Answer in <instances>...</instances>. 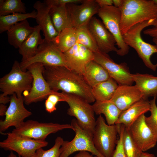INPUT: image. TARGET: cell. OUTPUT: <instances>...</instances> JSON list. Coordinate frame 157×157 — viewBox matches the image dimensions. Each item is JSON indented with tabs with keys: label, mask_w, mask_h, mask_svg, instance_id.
Listing matches in <instances>:
<instances>
[{
	"label": "cell",
	"mask_w": 157,
	"mask_h": 157,
	"mask_svg": "<svg viewBox=\"0 0 157 157\" xmlns=\"http://www.w3.org/2000/svg\"><path fill=\"white\" fill-rule=\"evenodd\" d=\"M43 76L51 89L58 92L61 90L77 96L90 103L96 100L92 93V88L83 76L63 66L44 65Z\"/></svg>",
	"instance_id": "obj_1"
},
{
	"label": "cell",
	"mask_w": 157,
	"mask_h": 157,
	"mask_svg": "<svg viewBox=\"0 0 157 157\" xmlns=\"http://www.w3.org/2000/svg\"><path fill=\"white\" fill-rule=\"evenodd\" d=\"M119 9L120 26L122 35L136 24L157 19V3L154 0H123Z\"/></svg>",
	"instance_id": "obj_2"
},
{
	"label": "cell",
	"mask_w": 157,
	"mask_h": 157,
	"mask_svg": "<svg viewBox=\"0 0 157 157\" xmlns=\"http://www.w3.org/2000/svg\"><path fill=\"white\" fill-rule=\"evenodd\" d=\"M150 26L157 27V19H151L135 24L123 35V37L125 43L135 50L145 66L155 71L157 63L153 64L150 58L153 54L157 53V47L155 45L145 42L141 36L142 31Z\"/></svg>",
	"instance_id": "obj_3"
},
{
	"label": "cell",
	"mask_w": 157,
	"mask_h": 157,
	"mask_svg": "<svg viewBox=\"0 0 157 157\" xmlns=\"http://www.w3.org/2000/svg\"><path fill=\"white\" fill-rule=\"evenodd\" d=\"M61 96L69 106L67 114L74 117L79 126L92 137L96 120L92 105L75 95L62 92Z\"/></svg>",
	"instance_id": "obj_4"
},
{
	"label": "cell",
	"mask_w": 157,
	"mask_h": 157,
	"mask_svg": "<svg viewBox=\"0 0 157 157\" xmlns=\"http://www.w3.org/2000/svg\"><path fill=\"white\" fill-rule=\"evenodd\" d=\"M120 124L109 125L101 115L96 120L92 140L97 150L104 157H113L118 140Z\"/></svg>",
	"instance_id": "obj_5"
},
{
	"label": "cell",
	"mask_w": 157,
	"mask_h": 157,
	"mask_svg": "<svg viewBox=\"0 0 157 157\" xmlns=\"http://www.w3.org/2000/svg\"><path fill=\"white\" fill-rule=\"evenodd\" d=\"M33 80L31 72L22 70L20 63L15 60L10 72L0 79V91L5 96L15 94L20 97L23 92L30 90Z\"/></svg>",
	"instance_id": "obj_6"
},
{
	"label": "cell",
	"mask_w": 157,
	"mask_h": 157,
	"mask_svg": "<svg viewBox=\"0 0 157 157\" xmlns=\"http://www.w3.org/2000/svg\"><path fill=\"white\" fill-rule=\"evenodd\" d=\"M66 129L73 130V128L71 124L40 122L36 120H29L14 129L11 133L36 140L44 141L50 134Z\"/></svg>",
	"instance_id": "obj_7"
},
{
	"label": "cell",
	"mask_w": 157,
	"mask_h": 157,
	"mask_svg": "<svg viewBox=\"0 0 157 157\" xmlns=\"http://www.w3.org/2000/svg\"><path fill=\"white\" fill-rule=\"evenodd\" d=\"M71 125L75 136L70 141H63L60 148V157H69L75 152L82 151L89 152L98 157H104L95 147L92 137L79 126L76 119H73Z\"/></svg>",
	"instance_id": "obj_8"
},
{
	"label": "cell",
	"mask_w": 157,
	"mask_h": 157,
	"mask_svg": "<svg viewBox=\"0 0 157 157\" xmlns=\"http://www.w3.org/2000/svg\"><path fill=\"white\" fill-rule=\"evenodd\" d=\"M102 22L114 37L118 50L117 54L123 56L129 53L130 47L124 42L120 28L121 13L119 8L113 6L100 8L97 14Z\"/></svg>",
	"instance_id": "obj_9"
},
{
	"label": "cell",
	"mask_w": 157,
	"mask_h": 157,
	"mask_svg": "<svg viewBox=\"0 0 157 157\" xmlns=\"http://www.w3.org/2000/svg\"><path fill=\"white\" fill-rule=\"evenodd\" d=\"M36 63H41L44 65L63 66L68 68L64 53L53 42L44 41L39 46L33 57L21 62L20 64L22 69L25 71L29 65Z\"/></svg>",
	"instance_id": "obj_10"
},
{
	"label": "cell",
	"mask_w": 157,
	"mask_h": 157,
	"mask_svg": "<svg viewBox=\"0 0 157 157\" xmlns=\"http://www.w3.org/2000/svg\"><path fill=\"white\" fill-rule=\"evenodd\" d=\"M44 65L36 63L29 65L26 70L31 73L33 78L32 86L29 92L24 97V103L26 105L42 101L51 94L57 92L52 90L44 78L43 72Z\"/></svg>",
	"instance_id": "obj_11"
},
{
	"label": "cell",
	"mask_w": 157,
	"mask_h": 157,
	"mask_svg": "<svg viewBox=\"0 0 157 157\" xmlns=\"http://www.w3.org/2000/svg\"><path fill=\"white\" fill-rule=\"evenodd\" d=\"M7 138L0 142V147L6 151L16 152L22 157H33L38 149L47 146L46 140H38L16 135L11 132L6 134Z\"/></svg>",
	"instance_id": "obj_12"
},
{
	"label": "cell",
	"mask_w": 157,
	"mask_h": 157,
	"mask_svg": "<svg viewBox=\"0 0 157 157\" xmlns=\"http://www.w3.org/2000/svg\"><path fill=\"white\" fill-rule=\"evenodd\" d=\"M94 53L93 60L101 65L118 85H132L134 82L127 64L115 62L107 53L99 50Z\"/></svg>",
	"instance_id": "obj_13"
},
{
	"label": "cell",
	"mask_w": 157,
	"mask_h": 157,
	"mask_svg": "<svg viewBox=\"0 0 157 157\" xmlns=\"http://www.w3.org/2000/svg\"><path fill=\"white\" fill-rule=\"evenodd\" d=\"M24 97H17L15 94L11 95L9 106L6 111L4 120L0 121V132L3 134L11 126L19 127L24 119L32 114L24 105Z\"/></svg>",
	"instance_id": "obj_14"
},
{
	"label": "cell",
	"mask_w": 157,
	"mask_h": 157,
	"mask_svg": "<svg viewBox=\"0 0 157 157\" xmlns=\"http://www.w3.org/2000/svg\"><path fill=\"white\" fill-rule=\"evenodd\" d=\"M66 7L71 26L76 28L87 25L100 8L95 0H83L78 5L69 3Z\"/></svg>",
	"instance_id": "obj_15"
},
{
	"label": "cell",
	"mask_w": 157,
	"mask_h": 157,
	"mask_svg": "<svg viewBox=\"0 0 157 157\" xmlns=\"http://www.w3.org/2000/svg\"><path fill=\"white\" fill-rule=\"evenodd\" d=\"M87 26L100 51L107 53L111 51L117 52L118 49L115 46V38L101 21L94 16Z\"/></svg>",
	"instance_id": "obj_16"
},
{
	"label": "cell",
	"mask_w": 157,
	"mask_h": 157,
	"mask_svg": "<svg viewBox=\"0 0 157 157\" xmlns=\"http://www.w3.org/2000/svg\"><path fill=\"white\" fill-rule=\"evenodd\" d=\"M63 53L68 68L82 75L87 64L94 58L93 52L78 43Z\"/></svg>",
	"instance_id": "obj_17"
},
{
	"label": "cell",
	"mask_w": 157,
	"mask_h": 157,
	"mask_svg": "<svg viewBox=\"0 0 157 157\" xmlns=\"http://www.w3.org/2000/svg\"><path fill=\"white\" fill-rule=\"evenodd\" d=\"M145 117L144 114L141 115L129 129L133 140L143 152L154 147L157 142L155 137L146 123Z\"/></svg>",
	"instance_id": "obj_18"
},
{
	"label": "cell",
	"mask_w": 157,
	"mask_h": 157,
	"mask_svg": "<svg viewBox=\"0 0 157 157\" xmlns=\"http://www.w3.org/2000/svg\"><path fill=\"white\" fill-rule=\"evenodd\" d=\"M144 99L141 91L135 85H118L114 94L109 101L122 111Z\"/></svg>",
	"instance_id": "obj_19"
},
{
	"label": "cell",
	"mask_w": 157,
	"mask_h": 157,
	"mask_svg": "<svg viewBox=\"0 0 157 157\" xmlns=\"http://www.w3.org/2000/svg\"><path fill=\"white\" fill-rule=\"evenodd\" d=\"M33 7L36 10V20L43 33L44 41L52 42L58 33L53 25L49 13L50 7L44 2L38 1L34 3Z\"/></svg>",
	"instance_id": "obj_20"
},
{
	"label": "cell",
	"mask_w": 157,
	"mask_h": 157,
	"mask_svg": "<svg viewBox=\"0 0 157 157\" xmlns=\"http://www.w3.org/2000/svg\"><path fill=\"white\" fill-rule=\"evenodd\" d=\"M150 107L149 101L142 99L122 111L115 124H123L129 129L141 115L149 111Z\"/></svg>",
	"instance_id": "obj_21"
},
{
	"label": "cell",
	"mask_w": 157,
	"mask_h": 157,
	"mask_svg": "<svg viewBox=\"0 0 157 157\" xmlns=\"http://www.w3.org/2000/svg\"><path fill=\"white\" fill-rule=\"evenodd\" d=\"M34 29V26H31L27 19L17 23L6 31L9 43L19 49Z\"/></svg>",
	"instance_id": "obj_22"
},
{
	"label": "cell",
	"mask_w": 157,
	"mask_h": 157,
	"mask_svg": "<svg viewBox=\"0 0 157 157\" xmlns=\"http://www.w3.org/2000/svg\"><path fill=\"white\" fill-rule=\"evenodd\" d=\"M34 27L33 32L18 49L19 53L22 56L21 62L25 61L33 57L39 46L44 41L40 34V27L38 25Z\"/></svg>",
	"instance_id": "obj_23"
},
{
	"label": "cell",
	"mask_w": 157,
	"mask_h": 157,
	"mask_svg": "<svg viewBox=\"0 0 157 157\" xmlns=\"http://www.w3.org/2000/svg\"><path fill=\"white\" fill-rule=\"evenodd\" d=\"M135 85L143 94L144 99L157 96V77L148 74H132Z\"/></svg>",
	"instance_id": "obj_24"
},
{
	"label": "cell",
	"mask_w": 157,
	"mask_h": 157,
	"mask_svg": "<svg viewBox=\"0 0 157 157\" xmlns=\"http://www.w3.org/2000/svg\"><path fill=\"white\" fill-rule=\"evenodd\" d=\"M83 76L92 88L110 77L104 68L93 60L87 64Z\"/></svg>",
	"instance_id": "obj_25"
},
{
	"label": "cell",
	"mask_w": 157,
	"mask_h": 157,
	"mask_svg": "<svg viewBox=\"0 0 157 157\" xmlns=\"http://www.w3.org/2000/svg\"><path fill=\"white\" fill-rule=\"evenodd\" d=\"M92 106L94 113L97 115L103 114L109 125L115 124L122 112L116 105L109 100H96Z\"/></svg>",
	"instance_id": "obj_26"
},
{
	"label": "cell",
	"mask_w": 157,
	"mask_h": 157,
	"mask_svg": "<svg viewBox=\"0 0 157 157\" xmlns=\"http://www.w3.org/2000/svg\"><path fill=\"white\" fill-rule=\"evenodd\" d=\"M118 85L110 77L92 88V93L96 101H107L112 97Z\"/></svg>",
	"instance_id": "obj_27"
},
{
	"label": "cell",
	"mask_w": 157,
	"mask_h": 157,
	"mask_svg": "<svg viewBox=\"0 0 157 157\" xmlns=\"http://www.w3.org/2000/svg\"><path fill=\"white\" fill-rule=\"evenodd\" d=\"M49 13L53 25L58 33L71 26L66 5L50 7Z\"/></svg>",
	"instance_id": "obj_28"
},
{
	"label": "cell",
	"mask_w": 157,
	"mask_h": 157,
	"mask_svg": "<svg viewBox=\"0 0 157 157\" xmlns=\"http://www.w3.org/2000/svg\"><path fill=\"white\" fill-rule=\"evenodd\" d=\"M52 42L62 52L67 51L76 43V28L73 27L65 28Z\"/></svg>",
	"instance_id": "obj_29"
},
{
	"label": "cell",
	"mask_w": 157,
	"mask_h": 157,
	"mask_svg": "<svg viewBox=\"0 0 157 157\" xmlns=\"http://www.w3.org/2000/svg\"><path fill=\"white\" fill-rule=\"evenodd\" d=\"M37 12L33 10L25 13H15L0 16V33L7 31L12 26L29 18L35 19Z\"/></svg>",
	"instance_id": "obj_30"
},
{
	"label": "cell",
	"mask_w": 157,
	"mask_h": 157,
	"mask_svg": "<svg viewBox=\"0 0 157 157\" xmlns=\"http://www.w3.org/2000/svg\"><path fill=\"white\" fill-rule=\"evenodd\" d=\"M87 25L76 28V43L84 46L95 53L99 50L88 30Z\"/></svg>",
	"instance_id": "obj_31"
},
{
	"label": "cell",
	"mask_w": 157,
	"mask_h": 157,
	"mask_svg": "<svg viewBox=\"0 0 157 157\" xmlns=\"http://www.w3.org/2000/svg\"><path fill=\"white\" fill-rule=\"evenodd\" d=\"M26 13L25 3L21 0H0V16Z\"/></svg>",
	"instance_id": "obj_32"
},
{
	"label": "cell",
	"mask_w": 157,
	"mask_h": 157,
	"mask_svg": "<svg viewBox=\"0 0 157 157\" xmlns=\"http://www.w3.org/2000/svg\"><path fill=\"white\" fill-rule=\"evenodd\" d=\"M122 144L126 157H139L142 152L133 140L129 129L125 127L123 133Z\"/></svg>",
	"instance_id": "obj_33"
},
{
	"label": "cell",
	"mask_w": 157,
	"mask_h": 157,
	"mask_svg": "<svg viewBox=\"0 0 157 157\" xmlns=\"http://www.w3.org/2000/svg\"><path fill=\"white\" fill-rule=\"evenodd\" d=\"M64 141L60 136L57 137L53 146L47 150L42 148L38 149L33 157H60V148Z\"/></svg>",
	"instance_id": "obj_34"
},
{
	"label": "cell",
	"mask_w": 157,
	"mask_h": 157,
	"mask_svg": "<svg viewBox=\"0 0 157 157\" xmlns=\"http://www.w3.org/2000/svg\"><path fill=\"white\" fill-rule=\"evenodd\" d=\"M157 97H154L150 102V115L145 117L146 124L155 137L157 141V106L156 104Z\"/></svg>",
	"instance_id": "obj_35"
},
{
	"label": "cell",
	"mask_w": 157,
	"mask_h": 157,
	"mask_svg": "<svg viewBox=\"0 0 157 157\" xmlns=\"http://www.w3.org/2000/svg\"><path fill=\"white\" fill-rule=\"evenodd\" d=\"M125 126L120 124L119 133V138L118 140L115 152L113 157H126L125 155L122 144L123 135ZM94 157H98L94 156Z\"/></svg>",
	"instance_id": "obj_36"
},
{
	"label": "cell",
	"mask_w": 157,
	"mask_h": 157,
	"mask_svg": "<svg viewBox=\"0 0 157 157\" xmlns=\"http://www.w3.org/2000/svg\"><path fill=\"white\" fill-rule=\"evenodd\" d=\"M83 0H45L44 2L50 7L66 5L69 3H81Z\"/></svg>",
	"instance_id": "obj_37"
},
{
	"label": "cell",
	"mask_w": 157,
	"mask_h": 157,
	"mask_svg": "<svg viewBox=\"0 0 157 157\" xmlns=\"http://www.w3.org/2000/svg\"><path fill=\"white\" fill-rule=\"evenodd\" d=\"M57 104L54 102L47 98L45 102L46 110L50 113L56 110V106Z\"/></svg>",
	"instance_id": "obj_38"
},
{
	"label": "cell",
	"mask_w": 157,
	"mask_h": 157,
	"mask_svg": "<svg viewBox=\"0 0 157 157\" xmlns=\"http://www.w3.org/2000/svg\"><path fill=\"white\" fill-rule=\"evenodd\" d=\"M143 33L144 35H148L153 38L157 39V26L153 27L145 30Z\"/></svg>",
	"instance_id": "obj_39"
},
{
	"label": "cell",
	"mask_w": 157,
	"mask_h": 157,
	"mask_svg": "<svg viewBox=\"0 0 157 157\" xmlns=\"http://www.w3.org/2000/svg\"><path fill=\"white\" fill-rule=\"evenodd\" d=\"M100 8L113 6L112 0H95Z\"/></svg>",
	"instance_id": "obj_40"
},
{
	"label": "cell",
	"mask_w": 157,
	"mask_h": 157,
	"mask_svg": "<svg viewBox=\"0 0 157 157\" xmlns=\"http://www.w3.org/2000/svg\"><path fill=\"white\" fill-rule=\"evenodd\" d=\"M10 101V97L8 96H5L2 93L0 94V104L5 105Z\"/></svg>",
	"instance_id": "obj_41"
},
{
	"label": "cell",
	"mask_w": 157,
	"mask_h": 157,
	"mask_svg": "<svg viewBox=\"0 0 157 157\" xmlns=\"http://www.w3.org/2000/svg\"><path fill=\"white\" fill-rule=\"evenodd\" d=\"M74 157H94L92 154H90L88 151H82L76 154Z\"/></svg>",
	"instance_id": "obj_42"
},
{
	"label": "cell",
	"mask_w": 157,
	"mask_h": 157,
	"mask_svg": "<svg viewBox=\"0 0 157 157\" xmlns=\"http://www.w3.org/2000/svg\"><path fill=\"white\" fill-rule=\"evenodd\" d=\"M7 108L5 105L0 104V116H3L5 115Z\"/></svg>",
	"instance_id": "obj_43"
},
{
	"label": "cell",
	"mask_w": 157,
	"mask_h": 157,
	"mask_svg": "<svg viewBox=\"0 0 157 157\" xmlns=\"http://www.w3.org/2000/svg\"><path fill=\"white\" fill-rule=\"evenodd\" d=\"M113 6L115 7L120 8L122 6L123 0H112Z\"/></svg>",
	"instance_id": "obj_44"
},
{
	"label": "cell",
	"mask_w": 157,
	"mask_h": 157,
	"mask_svg": "<svg viewBox=\"0 0 157 157\" xmlns=\"http://www.w3.org/2000/svg\"><path fill=\"white\" fill-rule=\"evenodd\" d=\"M139 157H156L154 154L142 151Z\"/></svg>",
	"instance_id": "obj_45"
},
{
	"label": "cell",
	"mask_w": 157,
	"mask_h": 157,
	"mask_svg": "<svg viewBox=\"0 0 157 157\" xmlns=\"http://www.w3.org/2000/svg\"><path fill=\"white\" fill-rule=\"evenodd\" d=\"M7 157H22L21 156H17L14 154L13 153V151H10L9 154L8 155Z\"/></svg>",
	"instance_id": "obj_46"
},
{
	"label": "cell",
	"mask_w": 157,
	"mask_h": 157,
	"mask_svg": "<svg viewBox=\"0 0 157 157\" xmlns=\"http://www.w3.org/2000/svg\"><path fill=\"white\" fill-rule=\"evenodd\" d=\"M152 41L157 47V39L153 38L152 39Z\"/></svg>",
	"instance_id": "obj_47"
},
{
	"label": "cell",
	"mask_w": 157,
	"mask_h": 157,
	"mask_svg": "<svg viewBox=\"0 0 157 157\" xmlns=\"http://www.w3.org/2000/svg\"><path fill=\"white\" fill-rule=\"evenodd\" d=\"M154 1L157 3V0H154Z\"/></svg>",
	"instance_id": "obj_48"
}]
</instances>
